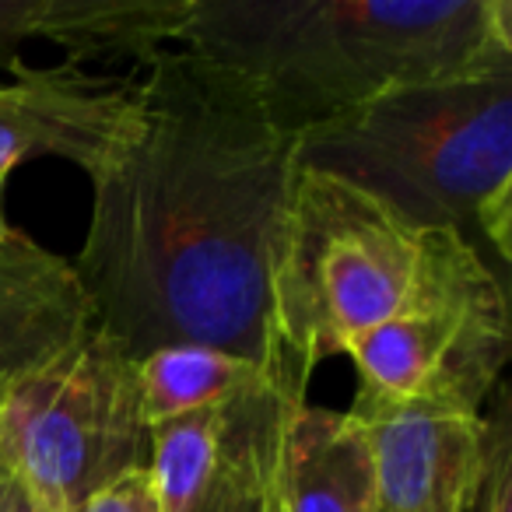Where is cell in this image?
Instances as JSON below:
<instances>
[{"mask_svg": "<svg viewBox=\"0 0 512 512\" xmlns=\"http://www.w3.org/2000/svg\"><path fill=\"white\" fill-rule=\"evenodd\" d=\"M299 179L285 134L221 67L172 46L144 64L134 120L88 176L78 271L92 323L127 358L197 344L309 390L278 330V267Z\"/></svg>", "mask_w": 512, "mask_h": 512, "instance_id": "obj_1", "label": "cell"}, {"mask_svg": "<svg viewBox=\"0 0 512 512\" xmlns=\"http://www.w3.org/2000/svg\"><path fill=\"white\" fill-rule=\"evenodd\" d=\"M183 50L302 137L400 88L512 67L509 0H193Z\"/></svg>", "mask_w": 512, "mask_h": 512, "instance_id": "obj_2", "label": "cell"}, {"mask_svg": "<svg viewBox=\"0 0 512 512\" xmlns=\"http://www.w3.org/2000/svg\"><path fill=\"white\" fill-rule=\"evenodd\" d=\"M299 165L348 179L421 225L463 235L509 278L512 67L383 95L302 134Z\"/></svg>", "mask_w": 512, "mask_h": 512, "instance_id": "obj_3", "label": "cell"}, {"mask_svg": "<svg viewBox=\"0 0 512 512\" xmlns=\"http://www.w3.org/2000/svg\"><path fill=\"white\" fill-rule=\"evenodd\" d=\"M442 232L299 165L278 267V330L295 372L313 379L327 358L390 320L425 281Z\"/></svg>", "mask_w": 512, "mask_h": 512, "instance_id": "obj_4", "label": "cell"}, {"mask_svg": "<svg viewBox=\"0 0 512 512\" xmlns=\"http://www.w3.org/2000/svg\"><path fill=\"white\" fill-rule=\"evenodd\" d=\"M344 355L355 362L358 400L481 414L512 358L505 274L446 228L418 292Z\"/></svg>", "mask_w": 512, "mask_h": 512, "instance_id": "obj_5", "label": "cell"}, {"mask_svg": "<svg viewBox=\"0 0 512 512\" xmlns=\"http://www.w3.org/2000/svg\"><path fill=\"white\" fill-rule=\"evenodd\" d=\"M0 453L46 512H74L123 474L148 470L137 362L88 330L71 351L0 400Z\"/></svg>", "mask_w": 512, "mask_h": 512, "instance_id": "obj_6", "label": "cell"}, {"mask_svg": "<svg viewBox=\"0 0 512 512\" xmlns=\"http://www.w3.org/2000/svg\"><path fill=\"white\" fill-rule=\"evenodd\" d=\"M302 390L264 386L151 428L148 474L162 512H267L281 435Z\"/></svg>", "mask_w": 512, "mask_h": 512, "instance_id": "obj_7", "label": "cell"}, {"mask_svg": "<svg viewBox=\"0 0 512 512\" xmlns=\"http://www.w3.org/2000/svg\"><path fill=\"white\" fill-rule=\"evenodd\" d=\"M137 78H95L78 64H15L0 81V193L25 158H64L92 176L134 120Z\"/></svg>", "mask_w": 512, "mask_h": 512, "instance_id": "obj_8", "label": "cell"}, {"mask_svg": "<svg viewBox=\"0 0 512 512\" xmlns=\"http://www.w3.org/2000/svg\"><path fill=\"white\" fill-rule=\"evenodd\" d=\"M369 439L379 512H467L484 453V418L432 404L348 407Z\"/></svg>", "mask_w": 512, "mask_h": 512, "instance_id": "obj_9", "label": "cell"}, {"mask_svg": "<svg viewBox=\"0 0 512 512\" xmlns=\"http://www.w3.org/2000/svg\"><path fill=\"white\" fill-rule=\"evenodd\" d=\"M92 327V302L71 260L0 221V397Z\"/></svg>", "mask_w": 512, "mask_h": 512, "instance_id": "obj_10", "label": "cell"}, {"mask_svg": "<svg viewBox=\"0 0 512 512\" xmlns=\"http://www.w3.org/2000/svg\"><path fill=\"white\" fill-rule=\"evenodd\" d=\"M278 491L285 512H379L369 439L348 411L292 404L281 435Z\"/></svg>", "mask_w": 512, "mask_h": 512, "instance_id": "obj_11", "label": "cell"}, {"mask_svg": "<svg viewBox=\"0 0 512 512\" xmlns=\"http://www.w3.org/2000/svg\"><path fill=\"white\" fill-rule=\"evenodd\" d=\"M193 18V0H50L46 43L71 57H127L148 64L155 53L183 43Z\"/></svg>", "mask_w": 512, "mask_h": 512, "instance_id": "obj_12", "label": "cell"}, {"mask_svg": "<svg viewBox=\"0 0 512 512\" xmlns=\"http://www.w3.org/2000/svg\"><path fill=\"white\" fill-rule=\"evenodd\" d=\"M264 386L281 383H274L260 365L246 362V358L197 348V344L158 348L137 358V397H141V418L148 428L169 425V421L204 411V407L228 404L235 397L264 390Z\"/></svg>", "mask_w": 512, "mask_h": 512, "instance_id": "obj_13", "label": "cell"}, {"mask_svg": "<svg viewBox=\"0 0 512 512\" xmlns=\"http://www.w3.org/2000/svg\"><path fill=\"white\" fill-rule=\"evenodd\" d=\"M484 453L467 512H512V393L498 386L481 411Z\"/></svg>", "mask_w": 512, "mask_h": 512, "instance_id": "obj_14", "label": "cell"}, {"mask_svg": "<svg viewBox=\"0 0 512 512\" xmlns=\"http://www.w3.org/2000/svg\"><path fill=\"white\" fill-rule=\"evenodd\" d=\"M50 0H0V74L22 64L25 39H46Z\"/></svg>", "mask_w": 512, "mask_h": 512, "instance_id": "obj_15", "label": "cell"}, {"mask_svg": "<svg viewBox=\"0 0 512 512\" xmlns=\"http://www.w3.org/2000/svg\"><path fill=\"white\" fill-rule=\"evenodd\" d=\"M74 512H162V509H158L155 488H151V474L148 470H134V474H123L120 481L88 495Z\"/></svg>", "mask_w": 512, "mask_h": 512, "instance_id": "obj_16", "label": "cell"}, {"mask_svg": "<svg viewBox=\"0 0 512 512\" xmlns=\"http://www.w3.org/2000/svg\"><path fill=\"white\" fill-rule=\"evenodd\" d=\"M0 512H46V509L15 481V477H8V484L0 491Z\"/></svg>", "mask_w": 512, "mask_h": 512, "instance_id": "obj_17", "label": "cell"}, {"mask_svg": "<svg viewBox=\"0 0 512 512\" xmlns=\"http://www.w3.org/2000/svg\"><path fill=\"white\" fill-rule=\"evenodd\" d=\"M267 512H285V505H281V491H278V481H274V491H271V505H267Z\"/></svg>", "mask_w": 512, "mask_h": 512, "instance_id": "obj_18", "label": "cell"}, {"mask_svg": "<svg viewBox=\"0 0 512 512\" xmlns=\"http://www.w3.org/2000/svg\"><path fill=\"white\" fill-rule=\"evenodd\" d=\"M4 400V397H0ZM8 477H11V470H8V463H4V453H0V491H4V484H8Z\"/></svg>", "mask_w": 512, "mask_h": 512, "instance_id": "obj_19", "label": "cell"}, {"mask_svg": "<svg viewBox=\"0 0 512 512\" xmlns=\"http://www.w3.org/2000/svg\"><path fill=\"white\" fill-rule=\"evenodd\" d=\"M0 221H4V193H0Z\"/></svg>", "mask_w": 512, "mask_h": 512, "instance_id": "obj_20", "label": "cell"}]
</instances>
